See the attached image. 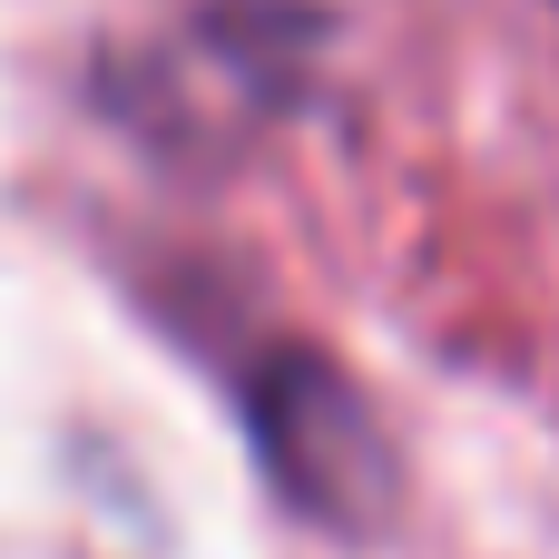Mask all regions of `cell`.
<instances>
[{"instance_id": "cell-1", "label": "cell", "mask_w": 559, "mask_h": 559, "mask_svg": "<svg viewBox=\"0 0 559 559\" xmlns=\"http://www.w3.org/2000/svg\"><path fill=\"white\" fill-rule=\"evenodd\" d=\"M255 413H265L275 472H285L314 511H354V481L383 472L373 442H364V423H354V403H344V383L314 373V364H285V373L255 393Z\"/></svg>"}]
</instances>
